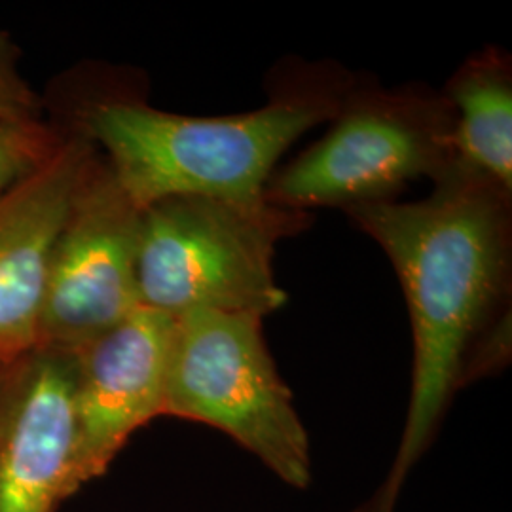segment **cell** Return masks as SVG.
Returning a JSON list of instances; mask_svg holds the SVG:
<instances>
[{
	"label": "cell",
	"instance_id": "1",
	"mask_svg": "<svg viewBox=\"0 0 512 512\" xmlns=\"http://www.w3.org/2000/svg\"><path fill=\"white\" fill-rule=\"evenodd\" d=\"M351 220L389 256L412 323L414 365L403 439L378 497L391 512L439 429L480 342L509 317L511 192L458 164L420 202L363 203Z\"/></svg>",
	"mask_w": 512,
	"mask_h": 512
},
{
	"label": "cell",
	"instance_id": "2",
	"mask_svg": "<svg viewBox=\"0 0 512 512\" xmlns=\"http://www.w3.org/2000/svg\"><path fill=\"white\" fill-rule=\"evenodd\" d=\"M353 86L302 84L253 112L184 116L139 99L88 105L76 131L105 150L139 209L173 196L262 203L277 160L308 129L334 120Z\"/></svg>",
	"mask_w": 512,
	"mask_h": 512
},
{
	"label": "cell",
	"instance_id": "3",
	"mask_svg": "<svg viewBox=\"0 0 512 512\" xmlns=\"http://www.w3.org/2000/svg\"><path fill=\"white\" fill-rule=\"evenodd\" d=\"M308 220L270 202L173 196L152 203L141 213L139 304L169 317L196 310L266 317L287 302L275 279L277 243Z\"/></svg>",
	"mask_w": 512,
	"mask_h": 512
},
{
	"label": "cell",
	"instance_id": "4",
	"mask_svg": "<svg viewBox=\"0 0 512 512\" xmlns=\"http://www.w3.org/2000/svg\"><path fill=\"white\" fill-rule=\"evenodd\" d=\"M253 313L173 317L164 414L215 427L293 488L311 482L308 431Z\"/></svg>",
	"mask_w": 512,
	"mask_h": 512
},
{
	"label": "cell",
	"instance_id": "5",
	"mask_svg": "<svg viewBox=\"0 0 512 512\" xmlns=\"http://www.w3.org/2000/svg\"><path fill=\"white\" fill-rule=\"evenodd\" d=\"M332 122L323 139L275 169L266 202L304 213L385 202L421 177L439 181L456 165L454 110L444 93L351 88Z\"/></svg>",
	"mask_w": 512,
	"mask_h": 512
},
{
	"label": "cell",
	"instance_id": "6",
	"mask_svg": "<svg viewBox=\"0 0 512 512\" xmlns=\"http://www.w3.org/2000/svg\"><path fill=\"white\" fill-rule=\"evenodd\" d=\"M141 213L97 152L55 238L37 348L74 355L141 308Z\"/></svg>",
	"mask_w": 512,
	"mask_h": 512
},
{
	"label": "cell",
	"instance_id": "7",
	"mask_svg": "<svg viewBox=\"0 0 512 512\" xmlns=\"http://www.w3.org/2000/svg\"><path fill=\"white\" fill-rule=\"evenodd\" d=\"M173 317L137 308L74 353L71 494L105 475L131 435L164 414Z\"/></svg>",
	"mask_w": 512,
	"mask_h": 512
},
{
	"label": "cell",
	"instance_id": "8",
	"mask_svg": "<svg viewBox=\"0 0 512 512\" xmlns=\"http://www.w3.org/2000/svg\"><path fill=\"white\" fill-rule=\"evenodd\" d=\"M74 444V355L33 348L0 366V512L57 511Z\"/></svg>",
	"mask_w": 512,
	"mask_h": 512
},
{
	"label": "cell",
	"instance_id": "9",
	"mask_svg": "<svg viewBox=\"0 0 512 512\" xmlns=\"http://www.w3.org/2000/svg\"><path fill=\"white\" fill-rule=\"evenodd\" d=\"M97 147L74 129L0 198V365L37 348L50 256Z\"/></svg>",
	"mask_w": 512,
	"mask_h": 512
},
{
	"label": "cell",
	"instance_id": "10",
	"mask_svg": "<svg viewBox=\"0 0 512 512\" xmlns=\"http://www.w3.org/2000/svg\"><path fill=\"white\" fill-rule=\"evenodd\" d=\"M454 110L456 164L512 194V71L488 48L467 59L444 93Z\"/></svg>",
	"mask_w": 512,
	"mask_h": 512
},
{
	"label": "cell",
	"instance_id": "11",
	"mask_svg": "<svg viewBox=\"0 0 512 512\" xmlns=\"http://www.w3.org/2000/svg\"><path fill=\"white\" fill-rule=\"evenodd\" d=\"M63 137L65 131L48 126L44 120L0 122V198L35 173Z\"/></svg>",
	"mask_w": 512,
	"mask_h": 512
},
{
	"label": "cell",
	"instance_id": "12",
	"mask_svg": "<svg viewBox=\"0 0 512 512\" xmlns=\"http://www.w3.org/2000/svg\"><path fill=\"white\" fill-rule=\"evenodd\" d=\"M42 120V101L19 71L16 42L0 31V122Z\"/></svg>",
	"mask_w": 512,
	"mask_h": 512
},
{
	"label": "cell",
	"instance_id": "13",
	"mask_svg": "<svg viewBox=\"0 0 512 512\" xmlns=\"http://www.w3.org/2000/svg\"><path fill=\"white\" fill-rule=\"evenodd\" d=\"M0 366H2V365H0Z\"/></svg>",
	"mask_w": 512,
	"mask_h": 512
}]
</instances>
